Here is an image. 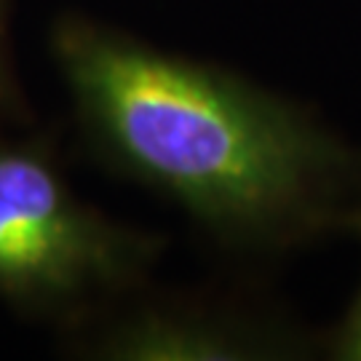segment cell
<instances>
[{
	"label": "cell",
	"instance_id": "6",
	"mask_svg": "<svg viewBox=\"0 0 361 361\" xmlns=\"http://www.w3.org/2000/svg\"><path fill=\"white\" fill-rule=\"evenodd\" d=\"M353 231H359V233H361V214H359V219H356V228H353Z\"/></svg>",
	"mask_w": 361,
	"mask_h": 361
},
{
	"label": "cell",
	"instance_id": "1",
	"mask_svg": "<svg viewBox=\"0 0 361 361\" xmlns=\"http://www.w3.org/2000/svg\"><path fill=\"white\" fill-rule=\"evenodd\" d=\"M51 54L94 150L241 249L356 228L361 150L281 94L67 13Z\"/></svg>",
	"mask_w": 361,
	"mask_h": 361
},
{
	"label": "cell",
	"instance_id": "4",
	"mask_svg": "<svg viewBox=\"0 0 361 361\" xmlns=\"http://www.w3.org/2000/svg\"><path fill=\"white\" fill-rule=\"evenodd\" d=\"M22 113V91L11 62V0H0V123Z\"/></svg>",
	"mask_w": 361,
	"mask_h": 361
},
{
	"label": "cell",
	"instance_id": "5",
	"mask_svg": "<svg viewBox=\"0 0 361 361\" xmlns=\"http://www.w3.org/2000/svg\"><path fill=\"white\" fill-rule=\"evenodd\" d=\"M329 356L337 361H361V289L332 332Z\"/></svg>",
	"mask_w": 361,
	"mask_h": 361
},
{
	"label": "cell",
	"instance_id": "2",
	"mask_svg": "<svg viewBox=\"0 0 361 361\" xmlns=\"http://www.w3.org/2000/svg\"><path fill=\"white\" fill-rule=\"evenodd\" d=\"M161 249L158 235L83 201L43 142L0 140V300L78 316L137 289Z\"/></svg>",
	"mask_w": 361,
	"mask_h": 361
},
{
	"label": "cell",
	"instance_id": "3",
	"mask_svg": "<svg viewBox=\"0 0 361 361\" xmlns=\"http://www.w3.org/2000/svg\"><path fill=\"white\" fill-rule=\"evenodd\" d=\"M302 348L281 324L182 302L123 310L89 343L91 356L110 361H265L292 359Z\"/></svg>",
	"mask_w": 361,
	"mask_h": 361
}]
</instances>
